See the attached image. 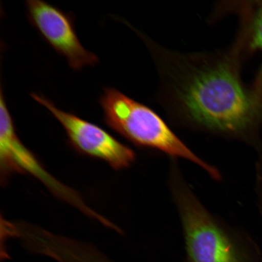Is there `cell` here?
<instances>
[{
    "label": "cell",
    "mask_w": 262,
    "mask_h": 262,
    "mask_svg": "<svg viewBox=\"0 0 262 262\" xmlns=\"http://www.w3.org/2000/svg\"><path fill=\"white\" fill-rule=\"evenodd\" d=\"M155 65L159 101L176 122L253 142L262 101L242 83L232 50L182 53L139 33Z\"/></svg>",
    "instance_id": "1"
},
{
    "label": "cell",
    "mask_w": 262,
    "mask_h": 262,
    "mask_svg": "<svg viewBox=\"0 0 262 262\" xmlns=\"http://www.w3.org/2000/svg\"><path fill=\"white\" fill-rule=\"evenodd\" d=\"M103 120L135 145L151 147L169 156L188 160L219 180L217 169L193 152L150 108L113 88H106L99 99Z\"/></svg>",
    "instance_id": "2"
},
{
    "label": "cell",
    "mask_w": 262,
    "mask_h": 262,
    "mask_svg": "<svg viewBox=\"0 0 262 262\" xmlns=\"http://www.w3.org/2000/svg\"><path fill=\"white\" fill-rule=\"evenodd\" d=\"M172 191L190 262H239L233 242L174 172Z\"/></svg>",
    "instance_id": "3"
},
{
    "label": "cell",
    "mask_w": 262,
    "mask_h": 262,
    "mask_svg": "<svg viewBox=\"0 0 262 262\" xmlns=\"http://www.w3.org/2000/svg\"><path fill=\"white\" fill-rule=\"evenodd\" d=\"M0 170L2 184L6 183L13 173H28L58 198L73 205L88 217L96 219L107 227H110L112 224L89 207L75 190L49 173L31 150L23 143L16 133L3 88L0 90Z\"/></svg>",
    "instance_id": "4"
},
{
    "label": "cell",
    "mask_w": 262,
    "mask_h": 262,
    "mask_svg": "<svg viewBox=\"0 0 262 262\" xmlns=\"http://www.w3.org/2000/svg\"><path fill=\"white\" fill-rule=\"evenodd\" d=\"M31 96L61 124L69 142L77 151L102 160L117 170L128 168L135 161L133 150L106 130L74 114L59 109L43 95L33 93Z\"/></svg>",
    "instance_id": "5"
},
{
    "label": "cell",
    "mask_w": 262,
    "mask_h": 262,
    "mask_svg": "<svg viewBox=\"0 0 262 262\" xmlns=\"http://www.w3.org/2000/svg\"><path fill=\"white\" fill-rule=\"evenodd\" d=\"M29 22L47 43L66 58L74 71L95 67L99 58L81 44L75 31L73 16L40 0H28Z\"/></svg>",
    "instance_id": "6"
},
{
    "label": "cell",
    "mask_w": 262,
    "mask_h": 262,
    "mask_svg": "<svg viewBox=\"0 0 262 262\" xmlns=\"http://www.w3.org/2000/svg\"><path fill=\"white\" fill-rule=\"evenodd\" d=\"M220 14L228 12L241 16L242 29L233 48L238 53L247 48L248 51H260L262 54V3L257 5H241L238 3L226 2L219 6ZM262 99V64L253 90Z\"/></svg>",
    "instance_id": "7"
},
{
    "label": "cell",
    "mask_w": 262,
    "mask_h": 262,
    "mask_svg": "<svg viewBox=\"0 0 262 262\" xmlns=\"http://www.w3.org/2000/svg\"><path fill=\"white\" fill-rule=\"evenodd\" d=\"M258 189L260 196L261 209L262 211V162L258 166Z\"/></svg>",
    "instance_id": "8"
}]
</instances>
